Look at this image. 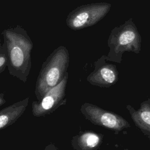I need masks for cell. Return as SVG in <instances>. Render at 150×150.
Wrapping results in <instances>:
<instances>
[{"instance_id":"52a82bcc","label":"cell","mask_w":150,"mask_h":150,"mask_svg":"<svg viewBox=\"0 0 150 150\" xmlns=\"http://www.w3.org/2000/svg\"><path fill=\"white\" fill-rule=\"evenodd\" d=\"M105 56L100 58L95 69L87 77L88 83L100 87H110L115 84L118 79L116 66L105 63Z\"/></svg>"},{"instance_id":"9c48e42d","label":"cell","mask_w":150,"mask_h":150,"mask_svg":"<svg viewBox=\"0 0 150 150\" xmlns=\"http://www.w3.org/2000/svg\"><path fill=\"white\" fill-rule=\"evenodd\" d=\"M103 139L102 134L88 131L74 137L71 145L76 150H97L101 145Z\"/></svg>"},{"instance_id":"5b68a950","label":"cell","mask_w":150,"mask_h":150,"mask_svg":"<svg viewBox=\"0 0 150 150\" xmlns=\"http://www.w3.org/2000/svg\"><path fill=\"white\" fill-rule=\"evenodd\" d=\"M80 110L85 118L93 124L112 131L118 132L130 127L128 122L121 115L91 103H85Z\"/></svg>"},{"instance_id":"7a4b0ae2","label":"cell","mask_w":150,"mask_h":150,"mask_svg":"<svg viewBox=\"0 0 150 150\" xmlns=\"http://www.w3.org/2000/svg\"><path fill=\"white\" fill-rule=\"evenodd\" d=\"M69 53L65 46L54 49L43 62L35 86V96L40 100L50 89L57 85L67 73L69 64Z\"/></svg>"},{"instance_id":"30bf717a","label":"cell","mask_w":150,"mask_h":150,"mask_svg":"<svg viewBox=\"0 0 150 150\" xmlns=\"http://www.w3.org/2000/svg\"><path fill=\"white\" fill-rule=\"evenodd\" d=\"M132 121L141 130L150 134V99L142 102L135 110L130 105L127 106Z\"/></svg>"},{"instance_id":"8992f818","label":"cell","mask_w":150,"mask_h":150,"mask_svg":"<svg viewBox=\"0 0 150 150\" xmlns=\"http://www.w3.org/2000/svg\"><path fill=\"white\" fill-rule=\"evenodd\" d=\"M68 80V73L56 86L47 91L39 100L32 103V112L36 117L49 114L59 107L66 103V88Z\"/></svg>"},{"instance_id":"4fadbf2b","label":"cell","mask_w":150,"mask_h":150,"mask_svg":"<svg viewBox=\"0 0 150 150\" xmlns=\"http://www.w3.org/2000/svg\"><path fill=\"white\" fill-rule=\"evenodd\" d=\"M6 103V100L5 98V94L0 93V106L4 105Z\"/></svg>"},{"instance_id":"277c9868","label":"cell","mask_w":150,"mask_h":150,"mask_svg":"<svg viewBox=\"0 0 150 150\" xmlns=\"http://www.w3.org/2000/svg\"><path fill=\"white\" fill-rule=\"evenodd\" d=\"M111 7V4L107 2L80 5L68 14L66 20V25L74 30L93 26L106 16Z\"/></svg>"},{"instance_id":"3957f363","label":"cell","mask_w":150,"mask_h":150,"mask_svg":"<svg viewBox=\"0 0 150 150\" xmlns=\"http://www.w3.org/2000/svg\"><path fill=\"white\" fill-rule=\"evenodd\" d=\"M110 48L107 59L120 62L125 52L139 53L141 47V37L132 18L120 26L113 28L107 41Z\"/></svg>"},{"instance_id":"ba28073f","label":"cell","mask_w":150,"mask_h":150,"mask_svg":"<svg viewBox=\"0 0 150 150\" xmlns=\"http://www.w3.org/2000/svg\"><path fill=\"white\" fill-rule=\"evenodd\" d=\"M29 100L30 97H26L0 110V130L11 125L19 119L26 110Z\"/></svg>"},{"instance_id":"7c38bea8","label":"cell","mask_w":150,"mask_h":150,"mask_svg":"<svg viewBox=\"0 0 150 150\" xmlns=\"http://www.w3.org/2000/svg\"><path fill=\"white\" fill-rule=\"evenodd\" d=\"M44 150H59L52 143H50L45 146Z\"/></svg>"},{"instance_id":"8fae6325","label":"cell","mask_w":150,"mask_h":150,"mask_svg":"<svg viewBox=\"0 0 150 150\" xmlns=\"http://www.w3.org/2000/svg\"><path fill=\"white\" fill-rule=\"evenodd\" d=\"M8 66V56L5 46L0 39V74Z\"/></svg>"},{"instance_id":"6da1fadb","label":"cell","mask_w":150,"mask_h":150,"mask_svg":"<svg viewBox=\"0 0 150 150\" xmlns=\"http://www.w3.org/2000/svg\"><path fill=\"white\" fill-rule=\"evenodd\" d=\"M2 35L7 53L9 73L25 83L32 66L33 42L26 30L20 25L4 30Z\"/></svg>"}]
</instances>
